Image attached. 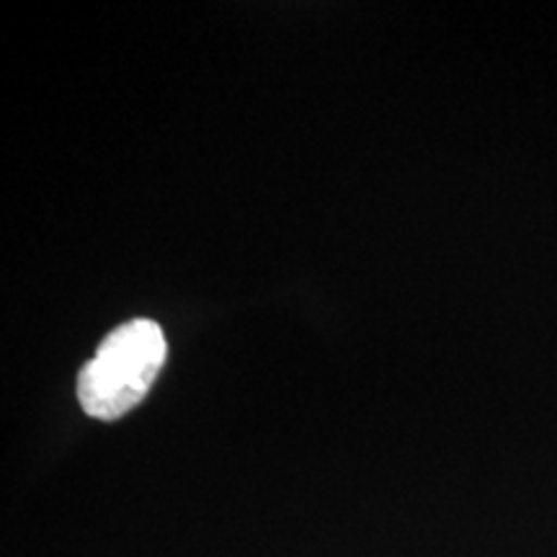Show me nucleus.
<instances>
[{
    "mask_svg": "<svg viewBox=\"0 0 557 557\" xmlns=\"http://www.w3.org/2000/svg\"><path fill=\"white\" fill-rule=\"evenodd\" d=\"M165 354L163 331L148 318L129 320L111 331L78 377L83 410L99 421L129 413L150 393Z\"/></svg>",
    "mask_w": 557,
    "mask_h": 557,
    "instance_id": "obj_1",
    "label": "nucleus"
}]
</instances>
